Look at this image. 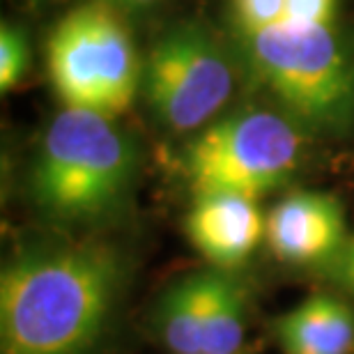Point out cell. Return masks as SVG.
<instances>
[{
  "label": "cell",
  "instance_id": "1",
  "mask_svg": "<svg viewBox=\"0 0 354 354\" xmlns=\"http://www.w3.org/2000/svg\"><path fill=\"white\" fill-rule=\"evenodd\" d=\"M122 265L102 244L30 246L0 274L3 354H86L111 320Z\"/></svg>",
  "mask_w": 354,
  "mask_h": 354
},
{
  "label": "cell",
  "instance_id": "2",
  "mask_svg": "<svg viewBox=\"0 0 354 354\" xmlns=\"http://www.w3.org/2000/svg\"><path fill=\"white\" fill-rule=\"evenodd\" d=\"M136 159V145L113 118L62 109L41 136L30 194L55 218L99 216L129 189Z\"/></svg>",
  "mask_w": 354,
  "mask_h": 354
},
{
  "label": "cell",
  "instance_id": "3",
  "mask_svg": "<svg viewBox=\"0 0 354 354\" xmlns=\"http://www.w3.org/2000/svg\"><path fill=\"white\" fill-rule=\"evenodd\" d=\"M251 67L297 124L341 129L354 109V60L331 28L242 35Z\"/></svg>",
  "mask_w": 354,
  "mask_h": 354
},
{
  "label": "cell",
  "instance_id": "4",
  "mask_svg": "<svg viewBox=\"0 0 354 354\" xmlns=\"http://www.w3.org/2000/svg\"><path fill=\"white\" fill-rule=\"evenodd\" d=\"M46 69L65 109L115 118L133 104L143 65L120 10L95 0L67 12L46 41Z\"/></svg>",
  "mask_w": 354,
  "mask_h": 354
},
{
  "label": "cell",
  "instance_id": "5",
  "mask_svg": "<svg viewBox=\"0 0 354 354\" xmlns=\"http://www.w3.org/2000/svg\"><path fill=\"white\" fill-rule=\"evenodd\" d=\"M304 140L290 115L242 109L203 127L184 150V175L194 196L263 198L297 173Z\"/></svg>",
  "mask_w": 354,
  "mask_h": 354
},
{
  "label": "cell",
  "instance_id": "6",
  "mask_svg": "<svg viewBox=\"0 0 354 354\" xmlns=\"http://www.w3.org/2000/svg\"><path fill=\"white\" fill-rule=\"evenodd\" d=\"M147 104L166 129L198 131L216 118L235 90V69L221 44L196 24L173 26L143 67Z\"/></svg>",
  "mask_w": 354,
  "mask_h": 354
},
{
  "label": "cell",
  "instance_id": "7",
  "mask_svg": "<svg viewBox=\"0 0 354 354\" xmlns=\"http://www.w3.org/2000/svg\"><path fill=\"white\" fill-rule=\"evenodd\" d=\"M350 232L338 198L295 191L267 214V244L281 263L322 269L338 256Z\"/></svg>",
  "mask_w": 354,
  "mask_h": 354
},
{
  "label": "cell",
  "instance_id": "8",
  "mask_svg": "<svg viewBox=\"0 0 354 354\" xmlns=\"http://www.w3.org/2000/svg\"><path fill=\"white\" fill-rule=\"evenodd\" d=\"M184 225L194 249L212 267L228 272L249 260L267 235L258 201L235 194L196 196Z\"/></svg>",
  "mask_w": 354,
  "mask_h": 354
},
{
  "label": "cell",
  "instance_id": "9",
  "mask_svg": "<svg viewBox=\"0 0 354 354\" xmlns=\"http://www.w3.org/2000/svg\"><path fill=\"white\" fill-rule=\"evenodd\" d=\"M276 338L286 354H350L354 308L341 297L315 292L276 320Z\"/></svg>",
  "mask_w": 354,
  "mask_h": 354
},
{
  "label": "cell",
  "instance_id": "10",
  "mask_svg": "<svg viewBox=\"0 0 354 354\" xmlns=\"http://www.w3.org/2000/svg\"><path fill=\"white\" fill-rule=\"evenodd\" d=\"M207 269L194 272L166 290L157 308L161 341L175 354H201L205 327Z\"/></svg>",
  "mask_w": 354,
  "mask_h": 354
},
{
  "label": "cell",
  "instance_id": "11",
  "mask_svg": "<svg viewBox=\"0 0 354 354\" xmlns=\"http://www.w3.org/2000/svg\"><path fill=\"white\" fill-rule=\"evenodd\" d=\"M246 290L228 269H207L201 354H239L244 343Z\"/></svg>",
  "mask_w": 354,
  "mask_h": 354
},
{
  "label": "cell",
  "instance_id": "12",
  "mask_svg": "<svg viewBox=\"0 0 354 354\" xmlns=\"http://www.w3.org/2000/svg\"><path fill=\"white\" fill-rule=\"evenodd\" d=\"M30 67V46L26 32L12 24L0 28V90L10 92L21 83Z\"/></svg>",
  "mask_w": 354,
  "mask_h": 354
},
{
  "label": "cell",
  "instance_id": "13",
  "mask_svg": "<svg viewBox=\"0 0 354 354\" xmlns=\"http://www.w3.org/2000/svg\"><path fill=\"white\" fill-rule=\"evenodd\" d=\"M239 35L260 32L281 26L286 14V0H232Z\"/></svg>",
  "mask_w": 354,
  "mask_h": 354
},
{
  "label": "cell",
  "instance_id": "14",
  "mask_svg": "<svg viewBox=\"0 0 354 354\" xmlns=\"http://www.w3.org/2000/svg\"><path fill=\"white\" fill-rule=\"evenodd\" d=\"M338 0H286L283 26L292 28H331Z\"/></svg>",
  "mask_w": 354,
  "mask_h": 354
},
{
  "label": "cell",
  "instance_id": "15",
  "mask_svg": "<svg viewBox=\"0 0 354 354\" xmlns=\"http://www.w3.org/2000/svg\"><path fill=\"white\" fill-rule=\"evenodd\" d=\"M320 272L334 283L338 290L354 297V232L348 237V242L334 260H329Z\"/></svg>",
  "mask_w": 354,
  "mask_h": 354
},
{
  "label": "cell",
  "instance_id": "16",
  "mask_svg": "<svg viewBox=\"0 0 354 354\" xmlns=\"http://www.w3.org/2000/svg\"><path fill=\"white\" fill-rule=\"evenodd\" d=\"M102 3L115 7V10H145V7H150L154 3H159V0H102Z\"/></svg>",
  "mask_w": 354,
  "mask_h": 354
}]
</instances>
